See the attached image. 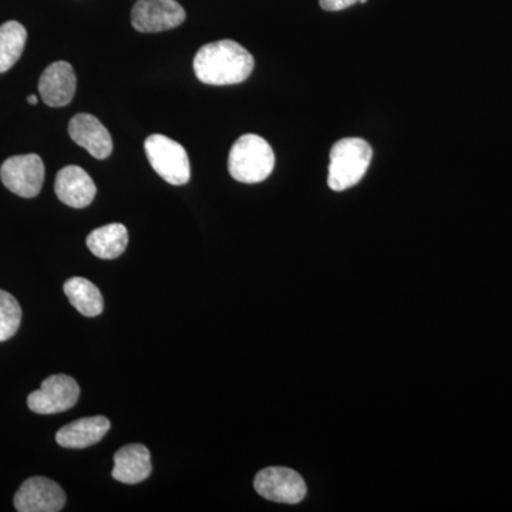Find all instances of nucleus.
<instances>
[{
	"instance_id": "nucleus-1",
	"label": "nucleus",
	"mask_w": 512,
	"mask_h": 512,
	"mask_svg": "<svg viewBox=\"0 0 512 512\" xmlns=\"http://www.w3.org/2000/svg\"><path fill=\"white\" fill-rule=\"evenodd\" d=\"M254 57L234 40H218L198 50L194 72L201 83L231 86L245 82L254 70Z\"/></svg>"
},
{
	"instance_id": "nucleus-2",
	"label": "nucleus",
	"mask_w": 512,
	"mask_h": 512,
	"mask_svg": "<svg viewBox=\"0 0 512 512\" xmlns=\"http://www.w3.org/2000/svg\"><path fill=\"white\" fill-rule=\"evenodd\" d=\"M274 168V150L265 138L256 134L239 137L229 151V174L238 183H262L272 174Z\"/></svg>"
},
{
	"instance_id": "nucleus-3",
	"label": "nucleus",
	"mask_w": 512,
	"mask_h": 512,
	"mask_svg": "<svg viewBox=\"0 0 512 512\" xmlns=\"http://www.w3.org/2000/svg\"><path fill=\"white\" fill-rule=\"evenodd\" d=\"M372 147L362 138H342L330 150L328 184L330 190L345 191L365 177Z\"/></svg>"
},
{
	"instance_id": "nucleus-4",
	"label": "nucleus",
	"mask_w": 512,
	"mask_h": 512,
	"mask_svg": "<svg viewBox=\"0 0 512 512\" xmlns=\"http://www.w3.org/2000/svg\"><path fill=\"white\" fill-rule=\"evenodd\" d=\"M151 167L171 185H184L190 181L191 165L187 151L177 141L153 134L144 143Z\"/></svg>"
},
{
	"instance_id": "nucleus-5",
	"label": "nucleus",
	"mask_w": 512,
	"mask_h": 512,
	"mask_svg": "<svg viewBox=\"0 0 512 512\" xmlns=\"http://www.w3.org/2000/svg\"><path fill=\"white\" fill-rule=\"evenodd\" d=\"M0 178L13 194L35 198L45 183V163L37 154L10 157L0 168Z\"/></svg>"
},
{
	"instance_id": "nucleus-6",
	"label": "nucleus",
	"mask_w": 512,
	"mask_h": 512,
	"mask_svg": "<svg viewBox=\"0 0 512 512\" xmlns=\"http://www.w3.org/2000/svg\"><path fill=\"white\" fill-rule=\"evenodd\" d=\"M80 387L73 377L53 375L43 380L42 387L28 397V406L33 413L57 414L67 412L79 402Z\"/></svg>"
},
{
	"instance_id": "nucleus-7",
	"label": "nucleus",
	"mask_w": 512,
	"mask_h": 512,
	"mask_svg": "<svg viewBox=\"0 0 512 512\" xmlns=\"http://www.w3.org/2000/svg\"><path fill=\"white\" fill-rule=\"evenodd\" d=\"M254 485L256 493L274 503L298 504L306 495L305 481L291 468H265L256 474Z\"/></svg>"
},
{
	"instance_id": "nucleus-8",
	"label": "nucleus",
	"mask_w": 512,
	"mask_h": 512,
	"mask_svg": "<svg viewBox=\"0 0 512 512\" xmlns=\"http://www.w3.org/2000/svg\"><path fill=\"white\" fill-rule=\"evenodd\" d=\"M185 20V10L175 0H137L131 10V23L137 32L158 33L178 28Z\"/></svg>"
},
{
	"instance_id": "nucleus-9",
	"label": "nucleus",
	"mask_w": 512,
	"mask_h": 512,
	"mask_svg": "<svg viewBox=\"0 0 512 512\" xmlns=\"http://www.w3.org/2000/svg\"><path fill=\"white\" fill-rule=\"evenodd\" d=\"M13 503L19 512H57L63 510L66 494L56 481L32 477L20 485Z\"/></svg>"
},
{
	"instance_id": "nucleus-10",
	"label": "nucleus",
	"mask_w": 512,
	"mask_h": 512,
	"mask_svg": "<svg viewBox=\"0 0 512 512\" xmlns=\"http://www.w3.org/2000/svg\"><path fill=\"white\" fill-rule=\"evenodd\" d=\"M55 192L63 204L72 208H86L96 197V184L79 165H67L56 175Z\"/></svg>"
},
{
	"instance_id": "nucleus-11",
	"label": "nucleus",
	"mask_w": 512,
	"mask_h": 512,
	"mask_svg": "<svg viewBox=\"0 0 512 512\" xmlns=\"http://www.w3.org/2000/svg\"><path fill=\"white\" fill-rule=\"evenodd\" d=\"M69 134L74 143L97 160H106L113 153V138L101 121L92 114H77L69 123Z\"/></svg>"
},
{
	"instance_id": "nucleus-12",
	"label": "nucleus",
	"mask_w": 512,
	"mask_h": 512,
	"mask_svg": "<svg viewBox=\"0 0 512 512\" xmlns=\"http://www.w3.org/2000/svg\"><path fill=\"white\" fill-rule=\"evenodd\" d=\"M77 79L72 64L55 62L42 73L39 93L49 107H64L76 94Z\"/></svg>"
},
{
	"instance_id": "nucleus-13",
	"label": "nucleus",
	"mask_w": 512,
	"mask_h": 512,
	"mask_svg": "<svg viewBox=\"0 0 512 512\" xmlns=\"http://www.w3.org/2000/svg\"><path fill=\"white\" fill-rule=\"evenodd\" d=\"M151 456L150 451L143 444H128L121 447L114 456V480L123 484H140L150 477Z\"/></svg>"
},
{
	"instance_id": "nucleus-14",
	"label": "nucleus",
	"mask_w": 512,
	"mask_h": 512,
	"mask_svg": "<svg viewBox=\"0 0 512 512\" xmlns=\"http://www.w3.org/2000/svg\"><path fill=\"white\" fill-rule=\"evenodd\" d=\"M110 420L104 416L84 417L66 424L56 434V441L64 448H86L99 443L109 433Z\"/></svg>"
},
{
	"instance_id": "nucleus-15",
	"label": "nucleus",
	"mask_w": 512,
	"mask_h": 512,
	"mask_svg": "<svg viewBox=\"0 0 512 512\" xmlns=\"http://www.w3.org/2000/svg\"><path fill=\"white\" fill-rule=\"evenodd\" d=\"M63 289L74 309L82 313L83 316L94 318V316H99L103 312V295H101L100 289L89 279L74 276V278L67 279Z\"/></svg>"
},
{
	"instance_id": "nucleus-16",
	"label": "nucleus",
	"mask_w": 512,
	"mask_h": 512,
	"mask_svg": "<svg viewBox=\"0 0 512 512\" xmlns=\"http://www.w3.org/2000/svg\"><path fill=\"white\" fill-rule=\"evenodd\" d=\"M128 245V232L123 224H109L94 229L87 237V248L101 259H116L124 254Z\"/></svg>"
},
{
	"instance_id": "nucleus-17",
	"label": "nucleus",
	"mask_w": 512,
	"mask_h": 512,
	"mask_svg": "<svg viewBox=\"0 0 512 512\" xmlns=\"http://www.w3.org/2000/svg\"><path fill=\"white\" fill-rule=\"evenodd\" d=\"M26 40L28 32L19 22L10 20L0 26V73L15 66L25 50Z\"/></svg>"
},
{
	"instance_id": "nucleus-18",
	"label": "nucleus",
	"mask_w": 512,
	"mask_h": 512,
	"mask_svg": "<svg viewBox=\"0 0 512 512\" xmlns=\"http://www.w3.org/2000/svg\"><path fill=\"white\" fill-rule=\"evenodd\" d=\"M22 322V308L15 296L0 289V342L16 335Z\"/></svg>"
},
{
	"instance_id": "nucleus-19",
	"label": "nucleus",
	"mask_w": 512,
	"mask_h": 512,
	"mask_svg": "<svg viewBox=\"0 0 512 512\" xmlns=\"http://www.w3.org/2000/svg\"><path fill=\"white\" fill-rule=\"evenodd\" d=\"M322 9L329 10V12H339V10H345L350 6L359 3V0H319Z\"/></svg>"
},
{
	"instance_id": "nucleus-20",
	"label": "nucleus",
	"mask_w": 512,
	"mask_h": 512,
	"mask_svg": "<svg viewBox=\"0 0 512 512\" xmlns=\"http://www.w3.org/2000/svg\"><path fill=\"white\" fill-rule=\"evenodd\" d=\"M37 101H39V99H37L36 96H33V94H30V96L28 97V103L32 104V106H35V104H37Z\"/></svg>"
}]
</instances>
